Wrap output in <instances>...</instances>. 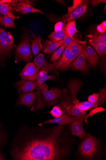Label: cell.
I'll list each match as a JSON object with an SVG mask.
<instances>
[{"label":"cell","mask_w":106,"mask_h":160,"mask_svg":"<svg viewBox=\"0 0 106 160\" xmlns=\"http://www.w3.org/2000/svg\"><path fill=\"white\" fill-rule=\"evenodd\" d=\"M89 1H83L82 3L70 13L62 16L64 21L68 22L81 17L85 12Z\"/></svg>","instance_id":"obj_11"},{"label":"cell","mask_w":106,"mask_h":160,"mask_svg":"<svg viewBox=\"0 0 106 160\" xmlns=\"http://www.w3.org/2000/svg\"><path fill=\"white\" fill-rule=\"evenodd\" d=\"M7 0H0V18H1L3 16L1 12V9L2 5L3 3L7 2Z\"/></svg>","instance_id":"obj_40"},{"label":"cell","mask_w":106,"mask_h":160,"mask_svg":"<svg viewBox=\"0 0 106 160\" xmlns=\"http://www.w3.org/2000/svg\"><path fill=\"white\" fill-rule=\"evenodd\" d=\"M75 40L76 39H75L73 37H70L67 35L63 40L64 43L65 45L67 47L70 44V43L72 41Z\"/></svg>","instance_id":"obj_38"},{"label":"cell","mask_w":106,"mask_h":160,"mask_svg":"<svg viewBox=\"0 0 106 160\" xmlns=\"http://www.w3.org/2000/svg\"><path fill=\"white\" fill-rule=\"evenodd\" d=\"M15 85L19 93L22 92L25 93L31 92L37 88L35 82L23 79L15 84Z\"/></svg>","instance_id":"obj_16"},{"label":"cell","mask_w":106,"mask_h":160,"mask_svg":"<svg viewBox=\"0 0 106 160\" xmlns=\"http://www.w3.org/2000/svg\"><path fill=\"white\" fill-rule=\"evenodd\" d=\"M66 111L68 115L73 116L80 115L85 112H82L73 104H70L68 105L66 108Z\"/></svg>","instance_id":"obj_26"},{"label":"cell","mask_w":106,"mask_h":160,"mask_svg":"<svg viewBox=\"0 0 106 160\" xmlns=\"http://www.w3.org/2000/svg\"><path fill=\"white\" fill-rule=\"evenodd\" d=\"M5 160V158L2 154V152L0 151V160Z\"/></svg>","instance_id":"obj_41"},{"label":"cell","mask_w":106,"mask_h":160,"mask_svg":"<svg viewBox=\"0 0 106 160\" xmlns=\"http://www.w3.org/2000/svg\"><path fill=\"white\" fill-rule=\"evenodd\" d=\"M67 34L66 33V27L63 26L61 31L59 32L53 31L48 36L51 41L54 42H58L64 40Z\"/></svg>","instance_id":"obj_23"},{"label":"cell","mask_w":106,"mask_h":160,"mask_svg":"<svg viewBox=\"0 0 106 160\" xmlns=\"http://www.w3.org/2000/svg\"><path fill=\"white\" fill-rule=\"evenodd\" d=\"M75 23L76 20L69 22L65 25L66 34L70 37L73 38L76 33L79 32Z\"/></svg>","instance_id":"obj_24"},{"label":"cell","mask_w":106,"mask_h":160,"mask_svg":"<svg viewBox=\"0 0 106 160\" xmlns=\"http://www.w3.org/2000/svg\"><path fill=\"white\" fill-rule=\"evenodd\" d=\"M89 42L93 47L106 42V32L103 33H98L91 37Z\"/></svg>","instance_id":"obj_21"},{"label":"cell","mask_w":106,"mask_h":160,"mask_svg":"<svg viewBox=\"0 0 106 160\" xmlns=\"http://www.w3.org/2000/svg\"><path fill=\"white\" fill-rule=\"evenodd\" d=\"M99 93H94L93 95H90L88 98V101L92 103L97 102L99 99Z\"/></svg>","instance_id":"obj_35"},{"label":"cell","mask_w":106,"mask_h":160,"mask_svg":"<svg viewBox=\"0 0 106 160\" xmlns=\"http://www.w3.org/2000/svg\"><path fill=\"white\" fill-rule=\"evenodd\" d=\"M80 85L77 82L71 84L69 87L71 94V98L73 103L78 101L76 98V96L79 90Z\"/></svg>","instance_id":"obj_27"},{"label":"cell","mask_w":106,"mask_h":160,"mask_svg":"<svg viewBox=\"0 0 106 160\" xmlns=\"http://www.w3.org/2000/svg\"><path fill=\"white\" fill-rule=\"evenodd\" d=\"M64 26L63 22H57L54 26V31L59 32L62 30Z\"/></svg>","instance_id":"obj_36"},{"label":"cell","mask_w":106,"mask_h":160,"mask_svg":"<svg viewBox=\"0 0 106 160\" xmlns=\"http://www.w3.org/2000/svg\"><path fill=\"white\" fill-rule=\"evenodd\" d=\"M36 98V92H23L20 95L17 102L16 105L31 108L35 104Z\"/></svg>","instance_id":"obj_13"},{"label":"cell","mask_w":106,"mask_h":160,"mask_svg":"<svg viewBox=\"0 0 106 160\" xmlns=\"http://www.w3.org/2000/svg\"><path fill=\"white\" fill-rule=\"evenodd\" d=\"M33 41L32 44V50L34 56L37 55L43 49L41 42L42 37L39 35L37 37L34 33L31 32Z\"/></svg>","instance_id":"obj_20"},{"label":"cell","mask_w":106,"mask_h":160,"mask_svg":"<svg viewBox=\"0 0 106 160\" xmlns=\"http://www.w3.org/2000/svg\"><path fill=\"white\" fill-rule=\"evenodd\" d=\"M98 146L96 138L89 133L80 145L79 152L84 158L90 159L97 154Z\"/></svg>","instance_id":"obj_3"},{"label":"cell","mask_w":106,"mask_h":160,"mask_svg":"<svg viewBox=\"0 0 106 160\" xmlns=\"http://www.w3.org/2000/svg\"><path fill=\"white\" fill-rule=\"evenodd\" d=\"M101 58L105 56L106 53V42L94 47Z\"/></svg>","instance_id":"obj_30"},{"label":"cell","mask_w":106,"mask_h":160,"mask_svg":"<svg viewBox=\"0 0 106 160\" xmlns=\"http://www.w3.org/2000/svg\"><path fill=\"white\" fill-rule=\"evenodd\" d=\"M14 46L13 38L11 33L6 32L4 29L0 27V48L4 53L9 54Z\"/></svg>","instance_id":"obj_9"},{"label":"cell","mask_w":106,"mask_h":160,"mask_svg":"<svg viewBox=\"0 0 106 160\" xmlns=\"http://www.w3.org/2000/svg\"><path fill=\"white\" fill-rule=\"evenodd\" d=\"M82 2V0H74L72 6L71 7H68V12L67 14L70 13L74 9L79 6Z\"/></svg>","instance_id":"obj_32"},{"label":"cell","mask_w":106,"mask_h":160,"mask_svg":"<svg viewBox=\"0 0 106 160\" xmlns=\"http://www.w3.org/2000/svg\"><path fill=\"white\" fill-rule=\"evenodd\" d=\"M39 69L33 62L27 63L19 74L22 79L35 82Z\"/></svg>","instance_id":"obj_10"},{"label":"cell","mask_w":106,"mask_h":160,"mask_svg":"<svg viewBox=\"0 0 106 160\" xmlns=\"http://www.w3.org/2000/svg\"><path fill=\"white\" fill-rule=\"evenodd\" d=\"M105 109L103 107H96L93 108L91 110H90L88 114H86L84 117V120L86 124H88V119L90 116H92L94 114L99 112L105 111Z\"/></svg>","instance_id":"obj_29"},{"label":"cell","mask_w":106,"mask_h":160,"mask_svg":"<svg viewBox=\"0 0 106 160\" xmlns=\"http://www.w3.org/2000/svg\"><path fill=\"white\" fill-rule=\"evenodd\" d=\"M66 125L49 128L22 126L12 142L10 153L16 160H59L71 151L73 142L67 134Z\"/></svg>","instance_id":"obj_1"},{"label":"cell","mask_w":106,"mask_h":160,"mask_svg":"<svg viewBox=\"0 0 106 160\" xmlns=\"http://www.w3.org/2000/svg\"><path fill=\"white\" fill-rule=\"evenodd\" d=\"M106 91L105 87L101 90L99 93V99L95 103H92L89 101L84 102H80L78 101L75 102L73 104L74 105H80L89 107L91 109L97 107L98 106L103 104L106 101Z\"/></svg>","instance_id":"obj_17"},{"label":"cell","mask_w":106,"mask_h":160,"mask_svg":"<svg viewBox=\"0 0 106 160\" xmlns=\"http://www.w3.org/2000/svg\"><path fill=\"white\" fill-rule=\"evenodd\" d=\"M0 25L5 26V28H16L13 20L8 16L5 15L0 18Z\"/></svg>","instance_id":"obj_25"},{"label":"cell","mask_w":106,"mask_h":160,"mask_svg":"<svg viewBox=\"0 0 106 160\" xmlns=\"http://www.w3.org/2000/svg\"><path fill=\"white\" fill-rule=\"evenodd\" d=\"M75 105L82 112H85L86 111L91 109V108L89 107L80 105L77 104Z\"/></svg>","instance_id":"obj_39"},{"label":"cell","mask_w":106,"mask_h":160,"mask_svg":"<svg viewBox=\"0 0 106 160\" xmlns=\"http://www.w3.org/2000/svg\"><path fill=\"white\" fill-rule=\"evenodd\" d=\"M10 4L12 11L14 10L22 14L34 12H39L43 14H44L41 10L35 8L29 1L13 0L11 1Z\"/></svg>","instance_id":"obj_6"},{"label":"cell","mask_w":106,"mask_h":160,"mask_svg":"<svg viewBox=\"0 0 106 160\" xmlns=\"http://www.w3.org/2000/svg\"><path fill=\"white\" fill-rule=\"evenodd\" d=\"M85 41L77 40L72 41L64 50L61 57L53 64L57 70L65 71L71 67V64L82 52Z\"/></svg>","instance_id":"obj_2"},{"label":"cell","mask_w":106,"mask_h":160,"mask_svg":"<svg viewBox=\"0 0 106 160\" xmlns=\"http://www.w3.org/2000/svg\"><path fill=\"white\" fill-rule=\"evenodd\" d=\"M7 135L0 129V147L6 144Z\"/></svg>","instance_id":"obj_33"},{"label":"cell","mask_w":106,"mask_h":160,"mask_svg":"<svg viewBox=\"0 0 106 160\" xmlns=\"http://www.w3.org/2000/svg\"><path fill=\"white\" fill-rule=\"evenodd\" d=\"M105 0H92L89 1V2L91 5L93 6H96L100 3H105Z\"/></svg>","instance_id":"obj_37"},{"label":"cell","mask_w":106,"mask_h":160,"mask_svg":"<svg viewBox=\"0 0 106 160\" xmlns=\"http://www.w3.org/2000/svg\"><path fill=\"white\" fill-rule=\"evenodd\" d=\"M49 112L55 118L61 116L63 113L62 109L58 106H54Z\"/></svg>","instance_id":"obj_31"},{"label":"cell","mask_w":106,"mask_h":160,"mask_svg":"<svg viewBox=\"0 0 106 160\" xmlns=\"http://www.w3.org/2000/svg\"><path fill=\"white\" fill-rule=\"evenodd\" d=\"M11 2V1H7V2L3 3L1 9V13L3 15L8 16L13 21L15 19H19L20 18V16L17 17L15 16L12 12L11 7L10 4Z\"/></svg>","instance_id":"obj_22"},{"label":"cell","mask_w":106,"mask_h":160,"mask_svg":"<svg viewBox=\"0 0 106 160\" xmlns=\"http://www.w3.org/2000/svg\"><path fill=\"white\" fill-rule=\"evenodd\" d=\"M48 88V87L45 84H43L41 87V92L44 102L48 106L54 105L61 96V90L57 88H52L49 90Z\"/></svg>","instance_id":"obj_8"},{"label":"cell","mask_w":106,"mask_h":160,"mask_svg":"<svg viewBox=\"0 0 106 160\" xmlns=\"http://www.w3.org/2000/svg\"><path fill=\"white\" fill-rule=\"evenodd\" d=\"M4 53L3 51L2 50L1 48H0V59L2 56L3 54Z\"/></svg>","instance_id":"obj_42"},{"label":"cell","mask_w":106,"mask_h":160,"mask_svg":"<svg viewBox=\"0 0 106 160\" xmlns=\"http://www.w3.org/2000/svg\"><path fill=\"white\" fill-rule=\"evenodd\" d=\"M34 63L39 70L45 71L48 72L53 70L58 74V72L54 68L53 65L45 61L44 56L42 53L39 54L35 58Z\"/></svg>","instance_id":"obj_15"},{"label":"cell","mask_w":106,"mask_h":160,"mask_svg":"<svg viewBox=\"0 0 106 160\" xmlns=\"http://www.w3.org/2000/svg\"><path fill=\"white\" fill-rule=\"evenodd\" d=\"M86 114L85 112L82 114L75 116L71 118L69 123V128L71 135L78 137L80 140L84 139L87 135L83 127L84 117Z\"/></svg>","instance_id":"obj_5"},{"label":"cell","mask_w":106,"mask_h":160,"mask_svg":"<svg viewBox=\"0 0 106 160\" xmlns=\"http://www.w3.org/2000/svg\"><path fill=\"white\" fill-rule=\"evenodd\" d=\"M88 66L86 57L82 51L71 65L72 70L80 71L84 73L88 71Z\"/></svg>","instance_id":"obj_14"},{"label":"cell","mask_w":106,"mask_h":160,"mask_svg":"<svg viewBox=\"0 0 106 160\" xmlns=\"http://www.w3.org/2000/svg\"><path fill=\"white\" fill-rule=\"evenodd\" d=\"M44 49L43 52L45 53L51 54L63 44L64 40L54 42L51 40H44L43 41Z\"/></svg>","instance_id":"obj_18"},{"label":"cell","mask_w":106,"mask_h":160,"mask_svg":"<svg viewBox=\"0 0 106 160\" xmlns=\"http://www.w3.org/2000/svg\"><path fill=\"white\" fill-rule=\"evenodd\" d=\"M82 52L86 56L90 66L94 69L96 68L99 57L94 49L90 46L84 45Z\"/></svg>","instance_id":"obj_12"},{"label":"cell","mask_w":106,"mask_h":160,"mask_svg":"<svg viewBox=\"0 0 106 160\" xmlns=\"http://www.w3.org/2000/svg\"><path fill=\"white\" fill-rule=\"evenodd\" d=\"M31 41L28 34H25L16 50V54L19 58L28 62L32 59L31 47Z\"/></svg>","instance_id":"obj_4"},{"label":"cell","mask_w":106,"mask_h":160,"mask_svg":"<svg viewBox=\"0 0 106 160\" xmlns=\"http://www.w3.org/2000/svg\"><path fill=\"white\" fill-rule=\"evenodd\" d=\"M67 47L64 43L59 47L53 54L51 58V61L54 63L57 61L61 56Z\"/></svg>","instance_id":"obj_28"},{"label":"cell","mask_w":106,"mask_h":160,"mask_svg":"<svg viewBox=\"0 0 106 160\" xmlns=\"http://www.w3.org/2000/svg\"><path fill=\"white\" fill-rule=\"evenodd\" d=\"M98 32L100 33H103L106 32V22L104 21L101 24L98 25L97 27Z\"/></svg>","instance_id":"obj_34"},{"label":"cell","mask_w":106,"mask_h":160,"mask_svg":"<svg viewBox=\"0 0 106 160\" xmlns=\"http://www.w3.org/2000/svg\"><path fill=\"white\" fill-rule=\"evenodd\" d=\"M48 72L45 71H39L35 80V83L37 85V91L36 92L37 101L36 108L38 110L43 108L44 106V104L42 103L41 96L40 93L43 83L48 80H54L55 79L53 75L50 76L48 75Z\"/></svg>","instance_id":"obj_7"},{"label":"cell","mask_w":106,"mask_h":160,"mask_svg":"<svg viewBox=\"0 0 106 160\" xmlns=\"http://www.w3.org/2000/svg\"><path fill=\"white\" fill-rule=\"evenodd\" d=\"M56 2H58L60 3H61V4H64V1H56Z\"/></svg>","instance_id":"obj_43"},{"label":"cell","mask_w":106,"mask_h":160,"mask_svg":"<svg viewBox=\"0 0 106 160\" xmlns=\"http://www.w3.org/2000/svg\"><path fill=\"white\" fill-rule=\"evenodd\" d=\"M71 118L70 116L66 113H63L62 115L59 117L55 118L53 119H49L45 121L44 122L39 123L38 125L41 126L45 124H54L57 123L61 125H67L70 123Z\"/></svg>","instance_id":"obj_19"}]
</instances>
